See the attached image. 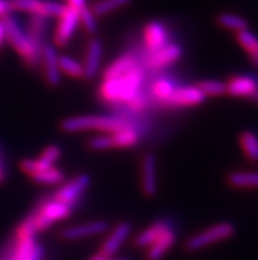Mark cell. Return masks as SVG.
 Here are the masks:
<instances>
[{
    "instance_id": "ab89813d",
    "label": "cell",
    "mask_w": 258,
    "mask_h": 260,
    "mask_svg": "<svg viewBox=\"0 0 258 260\" xmlns=\"http://www.w3.org/2000/svg\"><path fill=\"white\" fill-rule=\"evenodd\" d=\"M90 260H105V257L101 256L100 254H96V255H94V256H92Z\"/></svg>"
},
{
    "instance_id": "7c38bea8",
    "label": "cell",
    "mask_w": 258,
    "mask_h": 260,
    "mask_svg": "<svg viewBox=\"0 0 258 260\" xmlns=\"http://www.w3.org/2000/svg\"><path fill=\"white\" fill-rule=\"evenodd\" d=\"M179 81L170 74H165L162 72L156 73V77L152 79L148 78L146 89L149 98L153 106H162V103L173 94L174 90L179 86Z\"/></svg>"
},
{
    "instance_id": "8992f818",
    "label": "cell",
    "mask_w": 258,
    "mask_h": 260,
    "mask_svg": "<svg viewBox=\"0 0 258 260\" xmlns=\"http://www.w3.org/2000/svg\"><path fill=\"white\" fill-rule=\"evenodd\" d=\"M72 210L74 209L69 205L62 204L50 197L45 201L40 202L39 208L33 211L30 217H32L37 233H40V231L48 230L57 222L67 219L72 214Z\"/></svg>"
},
{
    "instance_id": "5b68a950",
    "label": "cell",
    "mask_w": 258,
    "mask_h": 260,
    "mask_svg": "<svg viewBox=\"0 0 258 260\" xmlns=\"http://www.w3.org/2000/svg\"><path fill=\"white\" fill-rule=\"evenodd\" d=\"M236 233V226L232 222H220L204 229L200 233H196L190 237L185 243V250L187 252H198L200 250L220 243L232 238Z\"/></svg>"
},
{
    "instance_id": "f546056e",
    "label": "cell",
    "mask_w": 258,
    "mask_h": 260,
    "mask_svg": "<svg viewBox=\"0 0 258 260\" xmlns=\"http://www.w3.org/2000/svg\"><path fill=\"white\" fill-rule=\"evenodd\" d=\"M58 63L61 73H63L66 76L78 79L83 78V63L79 62L78 59L62 54V56L58 57Z\"/></svg>"
},
{
    "instance_id": "9c48e42d",
    "label": "cell",
    "mask_w": 258,
    "mask_h": 260,
    "mask_svg": "<svg viewBox=\"0 0 258 260\" xmlns=\"http://www.w3.org/2000/svg\"><path fill=\"white\" fill-rule=\"evenodd\" d=\"M207 96L196 85H179L169 98L162 103V109H185L200 106Z\"/></svg>"
},
{
    "instance_id": "1f68e13d",
    "label": "cell",
    "mask_w": 258,
    "mask_h": 260,
    "mask_svg": "<svg viewBox=\"0 0 258 260\" xmlns=\"http://www.w3.org/2000/svg\"><path fill=\"white\" fill-rule=\"evenodd\" d=\"M196 86L206 96H223L227 94V82L219 79H203Z\"/></svg>"
},
{
    "instance_id": "7a4b0ae2",
    "label": "cell",
    "mask_w": 258,
    "mask_h": 260,
    "mask_svg": "<svg viewBox=\"0 0 258 260\" xmlns=\"http://www.w3.org/2000/svg\"><path fill=\"white\" fill-rule=\"evenodd\" d=\"M144 122H136L119 114L114 115H79L63 119L59 128L66 134H77L85 131H99L101 134L119 131L125 127H137L144 134Z\"/></svg>"
},
{
    "instance_id": "484cf974",
    "label": "cell",
    "mask_w": 258,
    "mask_h": 260,
    "mask_svg": "<svg viewBox=\"0 0 258 260\" xmlns=\"http://www.w3.org/2000/svg\"><path fill=\"white\" fill-rule=\"evenodd\" d=\"M217 24L222 28L228 30H233V32L239 33L241 30H245L249 28V24L246 21L245 17L236 15V13L231 12H223L217 16Z\"/></svg>"
},
{
    "instance_id": "f35d334b",
    "label": "cell",
    "mask_w": 258,
    "mask_h": 260,
    "mask_svg": "<svg viewBox=\"0 0 258 260\" xmlns=\"http://www.w3.org/2000/svg\"><path fill=\"white\" fill-rule=\"evenodd\" d=\"M6 41V26H4L3 20H0V45Z\"/></svg>"
},
{
    "instance_id": "d4e9b609",
    "label": "cell",
    "mask_w": 258,
    "mask_h": 260,
    "mask_svg": "<svg viewBox=\"0 0 258 260\" xmlns=\"http://www.w3.org/2000/svg\"><path fill=\"white\" fill-rule=\"evenodd\" d=\"M236 40L242 49L245 50L253 65L258 68V37L249 29L236 33Z\"/></svg>"
},
{
    "instance_id": "30bf717a",
    "label": "cell",
    "mask_w": 258,
    "mask_h": 260,
    "mask_svg": "<svg viewBox=\"0 0 258 260\" xmlns=\"http://www.w3.org/2000/svg\"><path fill=\"white\" fill-rule=\"evenodd\" d=\"M12 11L40 15L45 17H59L66 10V4L54 0H11Z\"/></svg>"
},
{
    "instance_id": "b9f144b4",
    "label": "cell",
    "mask_w": 258,
    "mask_h": 260,
    "mask_svg": "<svg viewBox=\"0 0 258 260\" xmlns=\"http://www.w3.org/2000/svg\"><path fill=\"white\" fill-rule=\"evenodd\" d=\"M105 260H123V259H114V257H108V259Z\"/></svg>"
},
{
    "instance_id": "603a6c76",
    "label": "cell",
    "mask_w": 258,
    "mask_h": 260,
    "mask_svg": "<svg viewBox=\"0 0 258 260\" xmlns=\"http://www.w3.org/2000/svg\"><path fill=\"white\" fill-rule=\"evenodd\" d=\"M49 17L40 16V15H30L29 24H28V35L40 50H43L46 43V37L49 33Z\"/></svg>"
},
{
    "instance_id": "44dd1931",
    "label": "cell",
    "mask_w": 258,
    "mask_h": 260,
    "mask_svg": "<svg viewBox=\"0 0 258 260\" xmlns=\"http://www.w3.org/2000/svg\"><path fill=\"white\" fill-rule=\"evenodd\" d=\"M173 228L174 223L170 219H166V218L158 219V221L149 224L144 231H141L140 234L134 238L133 244L137 248H148L157 241L161 235L165 234L167 230H170Z\"/></svg>"
},
{
    "instance_id": "60d3db41",
    "label": "cell",
    "mask_w": 258,
    "mask_h": 260,
    "mask_svg": "<svg viewBox=\"0 0 258 260\" xmlns=\"http://www.w3.org/2000/svg\"><path fill=\"white\" fill-rule=\"evenodd\" d=\"M252 101H253V102H255V103H257V105H258V90H257V92H255V95L252 98Z\"/></svg>"
},
{
    "instance_id": "cb8c5ba5",
    "label": "cell",
    "mask_w": 258,
    "mask_h": 260,
    "mask_svg": "<svg viewBox=\"0 0 258 260\" xmlns=\"http://www.w3.org/2000/svg\"><path fill=\"white\" fill-rule=\"evenodd\" d=\"M227 181L231 186L237 189H257L258 172L236 171L229 173Z\"/></svg>"
},
{
    "instance_id": "f1b7e54d",
    "label": "cell",
    "mask_w": 258,
    "mask_h": 260,
    "mask_svg": "<svg viewBox=\"0 0 258 260\" xmlns=\"http://www.w3.org/2000/svg\"><path fill=\"white\" fill-rule=\"evenodd\" d=\"M131 3L132 0H98L92 6L91 10L95 13V16L100 17L109 15V13L120 10V8H124V7L129 6Z\"/></svg>"
},
{
    "instance_id": "277c9868",
    "label": "cell",
    "mask_w": 258,
    "mask_h": 260,
    "mask_svg": "<svg viewBox=\"0 0 258 260\" xmlns=\"http://www.w3.org/2000/svg\"><path fill=\"white\" fill-rule=\"evenodd\" d=\"M142 132L137 127H125L119 131L101 134L88 140V148L92 151H108L115 148H133L140 144Z\"/></svg>"
},
{
    "instance_id": "e0dca14e",
    "label": "cell",
    "mask_w": 258,
    "mask_h": 260,
    "mask_svg": "<svg viewBox=\"0 0 258 260\" xmlns=\"http://www.w3.org/2000/svg\"><path fill=\"white\" fill-rule=\"evenodd\" d=\"M170 43L166 25L157 20L149 21L144 28V53L156 52Z\"/></svg>"
},
{
    "instance_id": "d590c367",
    "label": "cell",
    "mask_w": 258,
    "mask_h": 260,
    "mask_svg": "<svg viewBox=\"0 0 258 260\" xmlns=\"http://www.w3.org/2000/svg\"><path fill=\"white\" fill-rule=\"evenodd\" d=\"M44 252H45V250H44L43 246L37 243L36 247H34V250L32 251V254H30L29 259L28 260H43Z\"/></svg>"
},
{
    "instance_id": "4316f807",
    "label": "cell",
    "mask_w": 258,
    "mask_h": 260,
    "mask_svg": "<svg viewBox=\"0 0 258 260\" xmlns=\"http://www.w3.org/2000/svg\"><path fill=\"white\" fill-rule=\"evenodd\" d=\"M239 140L249 161L258 162V136L252 131H244L240 134Z\"/></svg>"
},
{
    "instance_id": "3957f363",
    "label": "cell",
    "mask_w": 258,
    "mask_h": 260,
    "mask_svg": "<svg viewBox=\"0 0 258 260\" xmlns=\"http://www.w3.org/2000/svg\"><path fill=\"white\" fill-rule=\"evenodd\" d=\"M6 26V40L12 45L28 68H37L41 63V50L34 45L28 32L15 17L6 16L3 19Z\"/></svg>"
},
{
    "instance_id": "e575fe53",
    "label": "cell",
    "mask_w": 258,
    "mask_h": 260,
    "mask_svg": "<svg viewBox=\"0 0 258 260\" xmlns=\"http://www.w3.org/2000/svg\"><path fill=\"white\" fill-rule=\"evenodd\" d=\"M12 11L11 0H0V16H8Z\"/></svg>"
},
{
    "instance_id": "52a82bcc",
    "label": "cell",
    "mask_w": 258,
    "mask_h": 260,
    "mask_svg": "<svg viewBox=\"0 0 258 260\" xmlns=\"http://www.w3.org/2000/svg\"><path fill=\"white\" fill-rule=\"evenodd\" d=\"M140 56L142 66L149 74V72H162L164 69L173 65L174 62L179 61L183 56V49L179 44L169 43L164 48H161L156 52H141Z\"/></svg>"
},
{
    "instance_id": "4dcf8cb0",
    "label": "cell",
    "mask_w": 258,
    "mask_h": 260,
    "mask_svg": "<svg viewBox=\"0 0 258 260\" xmlns=\"http://www.w3.org/2000/svg\"><path fill=\"white\" fill-rule=\"evenodd\" d=\"M36 237L33 238H17L16 246L13 248L11 260H28L32 251L36 247Z\"/></svg>"
},
{
    "instance_id": "d6986e66",
    "label": "cell",
    "mask_w": 258,
    "mask_h": 260,
    "mask_svg": "<svg viewBox=\"0 0 258 260\" xmlns=\"http://www.w3.org/2000/svg\"><path fill=\"white\" fill-rule=\"evenodd\" d=\"M258 90V78L248 74L233 76L227 81V94L235 98L252 99Z\"/></svg>"
},
{
    "instance_id": "ffe728a7",
    "label": "cell",
    "mask_w": 258,
    "mask_h": 260,
    "mask_svg": "<svg viewBox=\"0 0 258 260\" xmlns=\"http://www.w3.org/2000/svg\"><path fill=\"white\" fill-rule=\"evenodd\" d=\"M142 65L140 53L127 52L114 59L109 65L103 70V78H115L131 72L134 68Z\"/></svg>"
},
{
    "instance_id": "8fae6325",
    "label": "cell",
    "mask_w": 258,
    "mask_h": 260,
    "mask_svg": "<svg viewBox=\"0 0 258 260\" xmlns=\"http://www.w3.org/2000/svg\"><path fill=\"white\" fill-rule=\"evenodd\" d=\"M57 19H58V21H57L54 35H53V41H54L56 48H63L74 37L79 24H81L79 11L72 8V7L66 6V10Z\"/></svg>"
},
{
    "instance_id": "6da1fadb",
    "label": "cell",
    "mask_w": 258,
    "mask_h": 260,
    "mask_svg": "<svg viewBox=\"0 0 258 260\" xmlns=\"http://www.w3.org/2000/svg\"><path fill=\"white\" fill-rule=\"evenodd\" d=\"M148 72L142 65L115 78H103L98 87V96L101 102L112 107H123L145 90Z\"/></svg>"
},
{
    "instance_id": "836d02e7",
    "label": "cell",
    "mask_w": 258,
    "mask_h": 260,
    "mask_svg": "<svg viewBox=\"0 0 258 260\" xmlns=\"http://www.w3.org/2000/svg\"><path fill=\"white\" fill-rule=\"evenodd\" d=\"M61 148H59L58 145H48L45 149L43 151V153L40 155V160H43L44 162L49 165H56V162L58 161L59 157H61Z\"/></svg>"
},
{
    "instance_id": "74e56055",
    "label": "cell",
    "mask_w": 258,
    "mask_h": 260,
    "mask_svg": "<svg viewBox=\"0 0 258 260\" xmlns=\"http://www.w3.org/2000/svg\"><path fill=\"white\" fill-rule=\"evenodd\" d=\"M7 177V168L6 164H4L3 156H2V152H0V184L6 180Z\"/></svg>"
},
{
    "instance_id": "8d00e7d4",
    "label": "cell",
    "mask_w": 258,
    "mask_h": 260,
    "mask_svg": "<svg viewBox=\"0 0 258 260\" xmlns=\"http://www.w3.org/2000/svg\"><path fill=\"white\" fill-rule=\"evenodd\" d=\"M66 6L72 7V8L81 11L82 8H85L87 4H86V0H67V4H66Z\"/></svg>"
},
{
    "instance_id": "ac0fdd59",
    "label": "cell",
    "mask_w": 258,
    "mask_h": 260,
    "mask_svg": "<svg viewBox=\"0 0 258 260\" xmlns=\"http://www.w3.org/2000/svg\"><path fill=\"white\" fill-rule=\"evenodd\" d=\"M103 58V43L98 37H92L87 43L83 62V79L95 78L100 72Z\"/></svg>"
},
{
    "instance_id": "2e32d148",
    "label": "cell",
    "mask_w": 258,
    "mask_h": 260,
    "mask_svg": "<svg viewBox=\"0 0 258 260\" xmlns=\"http://www.w3.org/2000/svg\"><path fill=\"white\" fill-rule=\"evenodd\" d=\"M58 52L57 48L53 44H45L41 50V63L44 72V78L46 83L52 87H57L61 82V76L62 73L59 70L58 63Z\"/></svg>"
},
{
    "instance_id": "83f0119b",
    "label": "cell",
    "mask_w": 258,
    "mask_h": 260,
    "mask_svg": "<svg viewBox=\"0 0 258 260\" xmlns=\"http://www.w3.org/2000/svg\"><path fill=\"white\" fill-rule=\"evenodd\" d=\"M33 181L37 182V184L41 185H59L65 181V175L61 169H58L57 167H52V168L44 169L41 172H37L34 175L30 176Z\"/></svg>"
},
{
    "instance_id": "ba28073f",
    "label": "cell",
    "mask_w": 258,
    "mask_h": 260,
    "mask_svg": "<svg viewBox=\"0 0 258 260\" xmlns=\"http://www.w3.org/2000/svg\"><path fill=\"white\" fill-rule=\"evenodd\" d=\"M90 185H91V177L86 173H81L65 184L62 182V185L53 193L52 198L76 209L87 189L90 188Z\"/></svg>"
},
{
    "instance_id": "9a60e30c",
    "label": "cell",
    "mask_w": 258,
    "mask_h": 260,
    "mask_svg": "<svg viewBox=\"0 0 258 260\" xmlns=\"http://www.w3.org/2000/svg\"><path fill=\"white\" fill-rule=\"evenodd\" d=\"M109 229V224L105 221H92L87 222V223L82 224H74V226H69L61 230L59 233V238L62 241L74 242L79 241V239H86L90 237H96Z\"/></svg>"
},
{
    "instance_id": "7402d4cb",
    "label": "cell",
    "mask_w": 258,
    "mask_h": 260,
    "mask_svg": "<svg viewBox=\"0 0 258 260\" xmlns=\"http://www.w3.org/2000/svg\"><path fill=\"white\" fill-rule=\"evenodd\" d=\"M176 242V231L175 229H170L167 230L165 234L161 235L157 241L154 242L152 246L148 247L146 251V260H162L165 255L171 250L174 244Z\"/></svg>"
},
{
    "instance_id": "d6a6232c",
    "label": "cell",
    "mask_w": 258,
    "mask_h": 260,
    "mask_svg": "<svg viewBox=\"0 0 258 260\" xmlns=\"http://www.w3.org/2000/svg\"><path fill=\"white\" fill-rule=\"evenodd\" d=\"M79 19H81V24L86 29V32L95 35L98 30V21H96V16L92 12L91 8H88L87 6L85 8L79 11Z\"/></svg>"
},
{
    "instance_id": "4fadbf2b",
    "label": "cell",
    "mask_w": 258,
    "mask_h": 260,
    "mask_svg": "<svg viewBox=\"0 0 258 260\" xmlns=\"http://www.w3.org/2000/svg\"><path fill=\"white\" fill-rule=\"evenodd\" d=\"M157 157L153 152H146L141 161V190L148 198H153L158 191Z\"/></svg>"
},
{
    "instance_id": "5bb4252c",
    "label": "cell",
    "mask_w": 258,
    "mask_h": 260,
    "mask_svg": "<svg viewBox=\"0 0 258 260\" xmlns=\"http://www.w3.org/2000/svg\"><path fill=\"white\" fill-rule=\"evenodd\" d=\"M132 233V224L131 222L123 221L119 222L112 231L108 234V237L105 238L103 244L99 248V252L101 256L108 259V257H114L115 255L118 254V251L120 250L121 246L125 243L129 235Z\"/></svg>"
}]
</instances>
